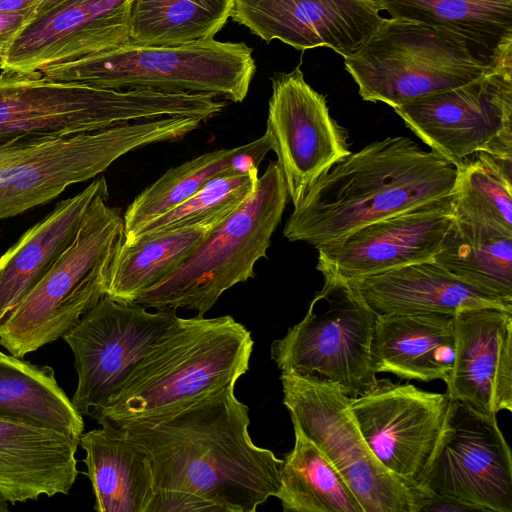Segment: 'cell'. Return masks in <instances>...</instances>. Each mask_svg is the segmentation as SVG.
I'll return each mask as SVG.
<instances>
[{
    "label": "cell",
    "instance_id": "cell-13",
    "mask_svg": "<svg viewBox=\"0 0 512 512\" xmlns=\"http://www.w3.org/2000/svg\"><path fill=\"white\" fill-rule=\"evenodd\" d=\"M394 111L454 165L477 152L512 157V72L495 65L467 84L414 99Z\"/></svg>",
    "mask_w": 512,
    "mask_h": 512
},
{
    "label": "cell",
    "instance_id": "cell-9",
    "mask_svg": "<svg viewBox=\"0 0 512 512\" xmlns=\"http://www.w3.org/2000/svg\"><path fill=\"white\" fill-rule=\"evenodd\" d=\"M344 64L363 100L394 109L467 84L493 70L495 61L446 29L384 17Z\"/></svg>",
    "mask_w": 512,
    "mask_h": 512
},
{
    "label": "cell",
    "instance_id": "cell-14",
    "mask_svg": "<svg viewBox=\"0 0 512 512\" xmlns=\"http://www.w3.org/2000/svg\"><path fill=\"white\" fill-rule=\"evenodd\" d=\"M419 488L477 511L512 512V458L496 415L452 400Z\"/></svg>",
    "mask_w": 512,
    "mask_h": 512
},
{
    "label": "cell",
    "instance_id": "cell-12",
    "mask_svg": "<svg viewBox=\"0 0 512 512\" xmlns=\"http://www.w3.org/2000/svg\"><path fill=\"white\" fill-rule=\"evenodd\" d=\"M177 317L173 308L149 312L104 295L62 337L74 356L77 410L90 416L107 406Z\"/></svg>",
    "mask_w": 512,
    "mask_h": 512
},
{
    "label": "cell",
    "instance_id": "cell-8",
    "mask_svg": "<svg viewBox=\"0 0 512 512\" xmlns=\"http://www.w3.org/2000/svg\"><path fill=\"white\" fill-rule=\"evenodd\" d=\"M243 42L209 40L160 47L123 45L39 72L51 81L117 90L208 93L239 103L255 73Z\"/></svg>",
    "mask_w": 512,
    "mask_h": 512
},
{
    "label": "cell",
    "instance_id": "cell-27",
    "mask_svg": "<svg viewBox=\"0 0 512 512\" xmlns=\"http://www.w3.org/2000/svg\"><path fill=\"white\" fill-rule=\"evenodd\" d=\"M391 18L443 28L493 61L512 48V0H374Z\"/></svg>",
    "mask_w": 512,
    "mask_h": 512
},
{
    "label": "cell",
    "instance_id": "cell-3",
    "mask_svg": "<svg viewBox=\"0 0 512 512\" xmlns=\"http://www.w3.org/2000/svg\"><path fill=\"white\" fill-rule=\"evenodd\" d=\"M254 341L232 316L177 317L127 378L115 398L89 417L111 430L145 423L236 385Z\"/></svg>",
    "mask_w": 512,
    "mask_h": 512
},
{
    "label": "cell",
    "instance_id": "cell-11",
    "mask_svg": "<svg viewBox=\"0 0 512 512\" xmlns=\"http://www.w3.org/2000/svg\"><path fill=\"white\" fill-rule=\"evenodd\" d=\"M283 404L298 428L342 475L363 512H418L415 489L375 458L350 410V398L316 377L281 372Z\"/></svg>",
    "mask_w": 512,
    "mask_h": 512
},
{
    "label": "cell",
    "instance_id": "cell-22",
    "mask_svg": "<svg viewBox=\"0 0 512 512\" xmlns=\"http://www.w3.org/2000/svg\"><path fill=\"white\" fill-rule=\"evenodd\" d=\"M105 191L106 179L93 178L79 193L60 201L0 257V323L74 243L92 202Z\"/></svg>",
    "mask_w": 512,
    "mask_h": 512
},
{
    "label": "cell",
    "instance_id": "cell-40",
    "mask_svg": "<svg viewBox=\"0 0 512 512\" xmlns=\"http://www.w3.org/2000/svg\"><path fill=\"white\" fill-rule=\"evenodd\" d=\"M0 59H1V56H0Z\"/></svg>",
    "mask_w": 512,
    "mask_h": 512
},
{
    "label": "cell",
    "instance_id": "cell-28",
    "mask_svg": "<svg viewBox=\"0 0 512 512\" xmlns=\"http://www.w3.org/2000/svg\"><path fill=\"white\" fill-rule=\"evenodd\" d=\"M0 415L79 438L83 415L59 386L55 371L0 351Z\"/></svg>",
    "mask_w": 512,
    "mask_h": 512
},
{
    "label": "cell",
    "instance_id": "cell-10",
    "mask_svg": "<svg viewBox=\"0 0 512 512\" xmlns=\"http://www.w3.org/2000/svg\"><path fill=\"white\" fill-rule=\"evenodd\" d=\"M376 317L350 282L324 276L305 317L272 342L271 358L281 372L316 377L358 397L377 380L371 360Z\"/></svg>",
    "mask_w": 512,
    "mask_h": 512
},
{
    "label": "cell",
    "instance_id": "cell-17",
    "mask_svg": "<svg viewBox=\"0 0 512 512\" xmlns=\"http://www.w3.org/2000/svg\"><path fill=\"white\" fill-rule=\"evenodd\" d=\"M455 218L451 194L318 246L316 269L350 281L432 260Z\"/></svg>",
    "mask_w": 512,
    "mask_h": 512
},
{
    "label": "cell",
    "instance_id": "cell-5",
    "mask_svg": "<svg viewBox=\"0 0 512 512\" xmlns=\"http://www.w3.org/2000/svg\"><path fill=\"white\" fill-rule=\"evenodd\" d=\"M287 200L280 167L270 162L249 198L134 303L156 310L183 308L204 316L226 290L255 276V264L267 258Z\"/></svg>",
    "mask_w": 512,
    "mask_h": 512
},
{
    "label": "cell",
    "instance_id": "cell-24",
    "mask_svg": "<svg viewBox=\"0 0 512 512\" xmlns=\"http://www.w3.org/2000/svg\"><path fill=\"white\" fill-rule=\"evenodd\" d=\"M456 351L453 314L413 313L377 316L371 341L375 373L400 379L448 382Z\"/></svg>",
    "mask_w": 512,
    "mask_h": 512
},
{
    "label": "cell",
    "instance_id": "cell-30",
    "mask_svg": "<svg viewBox=\"0 0 512 512\" xmlns=\"http://www.w3.org/2000/svg\"><path fill=\"white\" fill-rule=\"evenodd\" d=\"M232 5L233 0H129L130 42L173 47L212 40Z\"/></svg>",
    "mask_w": 512,
    "mask_h": 512
},
{
    "label": "cell",
    "instance_id": "cell-20",
    "mask_svg": "<svg viewBox=\"0 0 512 512\" xmlns=\"http://www.w3.org/2000/svg\"><path fill=\"white\" fill-rule=\"evenodd\" d=\"M456 351L446 393L486 415L512 411V311L465 308L454 314Z\"/></svg>",
    "mask_w": 512,
    "mask_h": 512
},
{
    "label": "cell",
    "instance_id": "cell-25",
    "mask_svg": "<svg viewBox=\"0 0 512 512\" xmlns=\"http://www.w3.org/2000/svg\"><path fill=\"white\" fill-rule=\"evenodd\" d=\"M79 445L98 512H146L155 494V481L146 451L111 430L83 432Z\"/></svg>",
    "mask_w": 512,
    "mask_h": 512
},
{
    "label": "cell",
    "instance_id": "cell-26",
    "mask_svg": "<svg viewBox=\"0 0 512 512\" xmlns=\"http://www.w3.org/2000/svg\"><path fill=\"white\" fill-rule=\"evenodd\" d=\"M269 151L271 144L264 133L247 144L206 152L171 167L127 207L123 215L124 238L131 237L142 225L194 195L211 179L258 168Z\"/></svg>",
    "mask_w": 512,
    "mask_h": 512
},
{
    "label": "cell",
    "instance_id": "cell-32",
    "mask_svg": "<svg viewBox=\"0 0 512 512\" xmlns=\"http://www.w3.org/2000/svg\"><path fill=\"white\" fill-rule=\"evenodd\" d=\"M280 468L276 497L285 512H363L354 493L323 453L296 428Z\"/></svg>",
    "mask_w": 512,
    "mask_h": 512
},
{
    "label": "cell",
    "instance_id": "cell-7",
    "mask_svg": "<svg viewBox=\"0 0 512 512\" xmlns=\"http://www.w3.org/2000/svg\"><path fill=\"white\" fill-rule=\"evenodd\" d=\"M109 191L92 202L74 243L0 323V345L24 358L62 338L106 294L112 257L124 239Z\"/></svg>",
    "mask_w": 512,
    "mask_h": 512
},
{
    "label": "cell",
    "instance_id": "cell-21",
    "mask_svg": "<svg viewBox=\"0 0 512 512\" xmlns=\"http://www.w3.org/2000/svg\"><path fill=\"white\" fill-rule=\"evenodd\" d=\"M79 438L0 415V497L12 505L67 495L79 474Z\"/></svg>",
    "mask_w": 512,
    "mask_h": 512
},
{
    "label": "cell",
    "instance_id": "cell-34",
    "mask_svg": "<svg viewBox=\"0 0 512 512\" xmlns=\"http://www.w3.org/2000/svg\"><path fill=\"white\" fill-rule=\"evenodd\" d=\"M258 177V168L217 176L185 201L142 225L124 241L130 243L143 236L219 223L249 198Z\"/></svg>",
    "mask_w": 512,
    "mask_h": 512
},
{
    "label": "cell",
    "instance_id": "cell-19",
    "mask_svg": "<svg viewBox=\"0 0 512 512\" xmlns=\"http://www.w3.org/2000/svg\"><path fill=\"white\" fill-rule=\"evenodd\" d=\"M129 0H75L30 23L0 59L2 72L34 73L131 44Z\"/></svg>",
    "mask_w": 512,
    "mask_h": 512
},
{
    "label": "cell",
    "instance_id": "cell-18",
    "mask_svg": "<svg viewBox=\"0 0 512 512\" xmlns=\"http://www.w3.org/2000/svg\"><path fill=\"white\" fill-rule=\"evenodd\" d=\"M380 11L374 0H233L230 17L267 43L324 46L346 57L378 29Z\"/></svg>",
    "mask_w": 512,
    "mask_h": 512
},
{
    "label": "cell",
    "instance_id": "cell-29",
    "mask_svg": "<svg viewBox=\"0 0 512 512\" xmlns=\"http://www.w3.org/2000/svg\"><path fill=\"white\" fill-rule=\"evenodd\" d=\"M432 261L456 279L512 304V235L454 218Z\"/></svg>",
    "mask_w": 512,
    "mask_h": 512
},
{
    "label": "cell",
    "instance_id": "cell-23",
    "mask_svg": "<svg viewBox=\"0 0 512 512\" xmlns=\"http://www.w3.org/2000/svg\"><path fill=\"white\" fill-rule=\"evenodd\" d=\"M376 316L413 313L455 314L460 309L512 304L478 290L432 260L348 281Z\"/></svg>",
    "mask_w": 512,
    "mask_h": 512
},
{
    "label": "cell",
    "instance_id": "cell-39",
    "mask_svg": "<svg viewBox=\"0 0 512 512\" xmlns=\"http://www.w3.org/2000/svg\"><path fill=\"white\" fill-rule=\"evenodd\" d=\"M8 502L5 501L0 497V512H7L8 511Z\"/></svg>",
    "mask_w": 512,
    "mask_h": 512
},
{
    "label": "cell",
    "instance_id": "cell-2",
    "mask_svg": "<svg viewBox=\"0 0 512 512\" xmlns=\"http://www.w3.org/2000/svg\"><path fill=\"white\" fill-rule=\"evenodd\" d=\"M457 169L404 136L373 141L323 173L288 217L283 235L315 248L371 222L452 193Z\"/></svg>",
    "mask_w": 512,
    "mask_h": 512
},
{
    "label": "cell",
    "instance_id": "cell-31",
    "mask_svg": "<svg viewBox=\"0 0 512 512\" xmlns=\"http://www.w3.org/2000/svg\"><path fill=\"white\" fill-rule=\"evenodd\" d=\"M217 224L143 236L130 243L123 239L111 260L105 295L117 302L134 303L143 291L172 271Z\"/></svg>",
    "mask_w": 512,
    "mask_h": 512
},
{
    "label": "cell",
    "instance_id": "cell-15",
    "mask_svg": "<svg viewBox=\"0 0 512 512\" xmlns=\"http://www.w3.org/2000/svg\"><path fill=\"white\" fill-rule=\"evenodd\" d=\"M447 393L377 379L350 410L366 444L389 472L418 489L449 414Z\"/></svg>",
    "mask_w": 512,
    "mask_h": 512
},
{
    "label": "cell",
    "instance_id": "cell-37",
    "mask_svg": "<svg viewBox=\"0 0 512 512\" xmlns=\"http://www.w3.org/2000/svg\"><path fill=\"white\" fill-rule=\"evenodd\" d=\"M424 490V489H423ZM477 511L476 508L457 499L438 495L424 490V496L419 505V511Z\"/></svg>",
    "mask_w": 512,
    "mask_h": 512
},
{
    "label": "cell",
    "instance_id": "cell-4",
    "mask_svg": "<svg viewBox=\"0 0 512 512\" xmlns=\"http://www.w3.org/2000/svg\"><path fill=\"white\" fill-rule=\"evenodd\" d=\"M221 103L208 93L117 90L51 81L34 73L0 74V145L39 142L166 116L203 122Z\"/></svg>",
    "mask_w": 512,
    "mask_h": 512
},
{
    "label": "cell",
    "instance_id": "cell-6",
    "mask_svg": "<svg viewBox=\"0 0 512 512\" xmlns=\"http://www.w3.org/2000/svg\"><path fill=\"white\" fill-rule=\"evenodd\" d=\"M199 125L195 117L166 116L54 140L0 145V220L97 177L131 151L181 140Z\"/></svg>",
    "mask_w": 512,
    "mask_h": 512
},
{
    "label": "cell",
    "instance_id": "cell-16",
    "mask_svg": "<svg viewBox=\"0 0 512 512\" xmlns=\"http://www.w3.org/2000/svg\"><path fill=\"white\" fill-rule=\"evenodd\" d=\"M271 80L265 134L295 207L323 173L351 153L349 135L300 67Z\"/></svg>",
    "mask_w": 512,
    "mask_h": 512
},
{
    "label": "cell",
    "instance_id": "cell-33",
    "mask_svg": "<svg viewBox=\"0 0 512 512\" xmlns=\"http://www.w3.org/2000/svg\"><path fill=\"white\" fill-rule=\"evenodd\" d=\"M455 166V218L512 235V157L477 152Z\"/></svg>",
    "mask_w": 512,
    "mask_h": 512
},
{
    "label": "cell",
    "instance_id": "cell-1",
    "mask_svg": "<svg viewBox=\"0 0 512 512\" xmlns=\"http://www.w3.org/2000/svg\"><path fill=\"white\" fill-rule=\"evenodd\" d=\"M234 389L227 386L156 420L109 430L146 451L156 490L187 491L223 512H254L279 492L283 460L254 444L249 409Z\"/></svg>",
    "mask_w": 512,
    "mask_h": 512
},
{
    "label": "cell",
    "instance_id": "cell-36",
    "mask_svg": "<svg viewBox=\"0 0 512 512\" xmlns=\"http://www.w3.org/2000/svg\"><path fill=\"white\" fill-rule=\"evenodd\" d=\"M40 15L34 10L0 11V56L16 37Z\"/></svg>",
    "mask_w": 512,
    "mask_h": 512
},
{
    "label": "cell",
    "instance_id": "cell-38",
    "mask_svg": "<svg viewBox=\"0 0 512 512\" xmlns=\"http://www.w3.org/2000/svg\"><path fill=\"white\" fill-rule=\"evenodd\" d=\"M72 1L75 0H0V11L34 10L42 16Z\"/></svg>",
    "mask_w": 512,
    "mask_h": 512
},
{
    "label": "cell",
    "instance_id": "cell-35",
    "mask_svg": "<svg viewBox=\"0 0 512 512\" xmlns=\"http://www.w3.org/2000/svg\"><path fill=\"white\" fill-rule=\"evenodd\" d=\"M146 512H223L218 505L187 491L159 489Z\"/></svg>",
    "mask_w": 512,
    "mask_h": 512
}]
</instances>
